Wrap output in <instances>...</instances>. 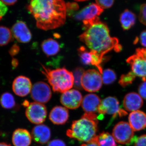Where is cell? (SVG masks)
<instances>
[{
    "mask_svg": "<svg viewBox=\"0 0 146 146\" xmlns=\"http://www.w3.org/2000/svg\"><path fill=\"white\" fill-rule=\"evenodd\" d=\"M83 24L84 31L80 35V40L102 60L105 55L112 50L121 51L122 46L119 40L110 36L107 25L100 21L99 18Z\"/></svg>",
    "mask_w": 146,
    "mask_h": 146,
    "instance_id": "cell-1",
    "label": "cell"
},
{
    "mask_svg": "<svg viewBox=\"0 0 146 146\" xmlns=\"http://www.w3.org/2000/svg\"><path fill=\"white\" fill-rule=\"evenodd\" d=\"M27 9L43 30L54 29L65 24L67 5L63 0H31Z\"/></svg>",
    "mask_w": 146,
    "mask_h": 146,
    "instance_id": "cell-2",
    "label": "cell"
},
{
    "mask_svg": "<svg viewBox=\"0 0 146 146\" xmlns=\"http://www.w3.org/2000/svg\"><path fill=\"white\" fill-rule=\"evenodd\" d=\"M98 119L95 113H85L79 119L74 121L66 135L81 142L89 143L96 136Z\"/></svg>",
    "mask_w": 146,
    "mask_h": 146,
    "instance_id": "cell-3",
    "label": "cell"
},
{
    "mask_svg": "<svg viewBox=\"0 0 146 146\" xmlns=\"http://www.w3.org/2000/svg\"><path fill=\"white\" fill-rule=\"evenodd\" d=\"M42 66L41 72L46 78L54 92L63 93L73 87L74 78L72 72L65 68L51 70L43 65Z\"/></svg>",
    "mask_w": 146,
    "mask_h": 146,
    "instance_id": "cell-4",
    "label": "cell"
},
{
    "mask_svg": "<svg viewBox=\"0 0 146 146\" xmlns=\"http://www.w3.org/2000/svg\"><path fill=\"white\" fill-rule=\"evenodd\" d=\"M112 136L116 142L122 145H130L136 138L134 131L129 124L125 121H120L115 126Z\"/></svg>",
    "mask_w": 146,
    "mask_h": 146,
    "instance_id": "cell-5",
    "label": "cell"
},
{
    "mask_svg": "<svg viewBox=\"0 0 146 146\" xmlns=\"http://www.w3.org/2000/svg\"><path fill=\"white\" fill-rule=\"evenodd\" d=\"M136 76L145 78L146 77V48L136 49V53L126 60Z\"/></svg>",
    "mask_w": 146,
    "mask_h": 146,
    "instance_id": "cell-6",
    "label": "cell"
},
{
    "mask_svg": "<svg viewBox=\"0 0 146 146\" xmlns=\"http://www.w3.org/2000/svg\"><path fill=\"white\" fill-rule=\"evenodd\" d=\"M101 74L94 69L87 70L84 73L82 78V87L89 92L99 91L102 85Z\"/></svg>",
    "mask_w": 146,
    "mask_h": 146,
    "instance_id": "cell-7",
    "label": "cell"
},
{
    "mask_svg": "<svg viewBox=\"0 0 146 146\" xmlns=\"http://www.w3.org/2000/svg\"><path fill=\"white\" fill-rule=\"evenodd\" d=\"M98 112L103 115H112L113 119L118 116L123 117L127 115L126 111L121 109L118 100L115 97L111 96L107 97L102 101Z\"/></svg>",
    "mask_w": 146,
    "mask_h": 146,
    "instance_id": "cell-8",
    "label": "cell"
},
{
    "mask_svg": "<svg viewBox=\"0 0 146 146\" xmlns=\"http://www.w3.org/2000/svg\"><path fill=\"white\" fill-rule=\"evenodd\" d=\"M25 114L31 122L35 124H41L45 121L46 118V107L44 105L39 103H31L27 108Z\"/></svg>",
    "mask_w": 146,
    "mask_h": 146,
    "instance_id": "cell-9",
    "label": "cell"
},
{
    "mask_svg": "<svg viewBox=\"0 0 146 146\" xmlns=\"http://www.w3.org/2000/svg\"><path fill=\"white\" fill-rule=\"evenodd\" d=\"M31 96L36 102L46 103L51 98V90L47 84L44 82H38L32 86Z\"/></svg>",
    "mask_w": 146,
    "mask_h": 146,
    "instance_id": "cell-10",
    "label": "cell"
},
{
    "mask_svg": "<svg viewBox=\"0 0 146 146\" xmlns=\"http://www.w3.org/2000/svg\"><path fill=\"white\" fill-rule=\"evenodd\" d=\"M82 96L81 93L76 89H72L63 93L60 97L61 103L67 108L75 109L82 104Z\"/></svg>",
    "mask_w": 146,
    "mask_h": 146,
    "instance_id": "cell-11",
    "label": "cell"
},
{
    "mask_svg": "<svg viewBox=\"0 0 146 146\" xmlns=\"http://www.w3.org/2000/svg\"><path fill=\"white\" fill-rule=\"evenodd\" d=\"M32 84L29 78L23 76L16 77L12 84L13 92L18 96H26L31 92Z\"/></svg>",
    "mask_w": 146,
    "mask_h": 146,
    "instance_id": "cell-12",
    "label": "cell"
},
{
    "mask_svg": "<svg viewBox=\"0 0 146 146\" xmlns=\"http://www.w3.org/2000/svg\"><path fill=\"white\" fill-rule=\"evenodd\" d=\"M11 31L12 35L18 42L27 43L31 40V32L23 21H17L12 27Z\"/></svg>",
    "mask_w": 146,
    "mask_h": 146,
    "instance_id": "cell-13",
    "label": "cell"
},
{
    "mask_svg": "<svg viewBox=\"0 0 146 146\" xmlns=\"http://www.w3.org/2000/svg\"><path fill=\"white\" fill-rule=\"evenodd\" d=\"M104 9L97 4L92 3L83 8L75 15V18L78 21H89L99 18Z\"/></svg>",
    "mask_w": 146,
    "mask_h": 146,
    "instance_id": "cell-14",
    "label": "cell"
},
{
    "mask_svg": "<svg viewBox=\"0 0 146 146\" xmlns=\"http://www.w3.org/2000/svg\"><path fill=\"white\" fill-rule=\"evenodd\" d=\"M143 105V101L140 95L131 92L125 95L123 100V105L126 111L133 112L138 110Z\"/></svg>",
    "mask_w": 146,
    "mask_h": 146,
    "instance_id": "cell-15",
    "label": "cell"
},
{
    "mask_svg": "<svg viewBox=\"0 0 146 146\" xmlns=\"http://www.w3.org/2000/svg\"><path fill=\"white\" fill-rule=\"evenodd\" d=\"M31 136L35 142L44 145L48 143L50 138V129L45 125H38L33 129Z\"/></svg>",
    "mask_w": 146,
    "mask_h": 146,
    "instance_id": "cell-16",
    "label": "cell"
},
{
    "mask_svg": "<svg viewBox=\"0 0 146 146\" xmlns=\"http://www.w3.org/2000/svg\"><path fill=\"white\" fill-rule=\"evenodd\" d=\"M129 122L134 131L143 130L146 127V114L141 110L133 111L129 114Z\"/></svg>",
    "mask_w": 146,
    "mask_h": 146,
    "instance_id": "cell-17",
    "label": "cell"
},
{
    "mask_svg": "<svg viewBox=\"0 0 146 146\" xmlns=\"http://www.w3.org/2000/svg\"><path fill=\"white\" fill-rule=\"evenodd\" d=\"M101 100L95 94H89L82 99V106L85 113H95L98 112Z\"/></svg>",
    "mask_w": 146,
    "mask_h": 146,
    "instance_id": "cell-18",
    "label": "cell"
},
{
    "mask_svg": "<svg viewBox=\"0 0 146 146\" xmlns=\"http://www.w3.org/2000/svg\"><path fill=\"white\" fill-rule=\"evenodd\" d=\"M69 117V111L66 108L56 106L52 109L49 114L51 121L56 125H63L68 121Z\"/></svg>",
    "mask_w": 146,
    "mask_h": 146,
    "instance_id": "cell-19",
    "label": "cell"
},
{
    "mask_svg": "<svg viewBox=\"0 0 146 146\" xmlns=\"http://www.w3.org/2000/svg\"><path fill=\"white\" fill-rule=\"evenodd\" d=\"M31 141V134L27 129L19 128L13 132L12 141L14 146H29Z\"/></svg>",
    "mask_w": 146,
    "mask_h": 146,
    "instance_id": "cell-20",
    "label": "cell"
},
{
    "mask_svg": "<svg viewBox=\"0 0 146 146\" xmlns=\"http://www.w3.org/2000/svg\"><path fill=\"white\" fill-rule=\"evenodd\" d=\"M41 47L43 52L48 56L55 55L60 51V46L54 39L49 38L42 42Z\"/></svg>",
    "mask_w": 146,
    "mask_h": 146,
    "instance_id": "cell-21",
    "label": "cell"
},
{
    "mask_svg": "<svg viewBox=\"0 0 146 146\" xmlns=\"http://www.w3.org/2000/svg\"><path fill=\"white\" fill-rule=\"evenodd\" d=\"M136 20L135 14L128 9L125 10L120 16V23L124 30H128L131 28L135 24Z\"/></svg>",
    "mask_w": 146,
    "mask_h": 146,
    "instance_id": "cell-22",
    "label": "cell"
},
{
    "mask_svg": "<svg viewBox=\"0 0 146 146\" xmlns=\"http://www.w3.org/2000/svg\"><path fill=\"white\" fill-rule=\"evenodd\" d=\"M95 139L98 146H117L115 138L108 132H102Z\"/></svg>",
    "mask_w": 146,
    "mask_h": 146,
    "instance_id": "cell-23",
    "label": "cell"
},
{
    "mask_svg": "<svg viewBox=\"0 0 146 146\" xmlns=\"http://www.w3.org/2000/svg\"><path fill=\"white\" fill-rule=\"evenodd\" d=\"M1 105L6 109H11L16 105L15 98L13 95L9 92L3 93L0 98Z\"/></svg>",
    "mask_w": 146,
    "mask_h": 146,
    "instance_id": "cell-24",
    "label": "cell"
},
{
    "mask_svg": "<svg viewBox=\"0 0 146 146\" xmlns=\"http://www.w3.org/2000/svg\"><path fill=\"white\" fill-rule=\"evenodd\" d=\"M12 34L8 28L0 26V46L8 44L12 40Z\"/></svg>",
    "mask_w": 146,
    "mask_h": 146,
    "instance_id": "cell-25",
    "label": "cell"
},
{
    "mask_svg": "<svg viewBox=\"0 0 146 146\" xmlns=\"http://www.w3.org/2000/svg\"><path fill=\"white\" fill-rule=\"evenodd\" d=\"M78 54L81 62L85 65H90L92 60V55L91 52L84 46H81L78 50Z\"/></svg>",
    "mask_w": 146,
    "mask_h": 146,
    "instance_id": "cell-26",
    "label": "cell"
},
{
    "mask_svg": "<svg viewBox=\"0 0 146 146\" xmlns=\"http://www.w3.org/2000/svg\"><path fill=\"white\" fill-rule=\"evenodd\" d=\"M102 75L103 82L106 85L113 83L117 79L116 73L111 69H106L103 71Z\"/></svg>",
    "mask_w": 146,
    "mask_h": 146,
    "instance_id": "cell-27",
    "label": "cell"
},
{
    "mask_svg": "<svg viewBox=\"0 0 146 146\" xmlns=\"http://www.w3.org/2000/svg\"><path fill=\"white\" fill-rule=\"evenodd\" d=\"M136 76L132 71L129 72L127 74H123L119 80L120 85L123 87L130 85L135 80Z\"/></svg>",
    "mask_w": 146,
    "mask_h": 146,
    "instance_id": "cell-28",
    "label": "cell"
},
{
    "mask_svg": "<svg viewBox=\"0 0 146 146\" xmlns=\"http://www.w3.org/2000/svg\"><path fill=\"white\" fill-rule=\"evenodd\" d=\"M84 71L83 68L78 67L76 68L73 73L74 78V85L76 89H81L82 88L81 85L82 78Z\"/></svg>",
    "mask_w": 146,
    "mask_h": 146,
    "instance_id": "cell-29",
    "label": "cell"
},
{
    "mask_svg": "<svg viewBox=\"0 0 146 146\" xmlns=\"http://www.w3.org/2000/svg\"><path fill=\"white\" fill-rule=\"evenodd\" d=\"M97 4L102 9H107L111 7L114 2V0H96Z\"/></svg>",
    "mask_w": 146,
    "mask_h": 146,
    "instance_id": "cell-30",
    "label": "cell"
},
{
    "mask_svg": "<svg viewBox=\"0 0 146 146\" xmlns=\"http://www.w3.org/2000/svg\"><path fill=\"white\" fill-rule=\"evenodd\" d=\"M139 18L140 22L146 26V3L141 6Z\"/></svg>",
    "mask_w": 146,
    "mask_h": 146,
    "instance_id": "cell-31",
    "label": "cell"
},
{
    "mask_svg": "<svg viewBox=\"0 0 146 146\" xmlns=\"http://www.w3.org/2000/svg\"><path fill=\"white\" fill-rule=\"evenodd\" d=\"M135 146H146V134L141 135L136 138L135 141Z\"/></svg>",
    "mask_w": 146,
    "mask_h": 146,
    "instance_id": "cell-32",
    "label": "cell"
},
{
    "mask_svg": "<svg viewBox=\"0 0 146 146\" xmlns=\"http://www.w3.org/2000/svg\"><path fill=\"white\" fill-rule=\"evenodd\" d=\"M138 92L142 98L146 100V81H144L140 84L138 88Z\"/></svg>",
    "mask_w": 146,
    "mask_h": 146,
    "instance_id": "cell-33",
    "label": "cell"
},
{
    "mask_svg": "<svg viewBox=\"0 0 146 146\" xmlns=\"http://www.w3.org/2000/svg\"><path fill=\"white\" fill-rule=\"evenodd\" d=\"M138 41H139L142 46L146 48V30L144 31L141 33L139 39L137 38L134 41V43H137Z\"/></svg>",
    "mask_w": 146,
    "mask_h": 146,
    "instance_id": "cell-34",
    "label": "cell"
},
{
    "mask_svg": "<svg viewBox=\"0 0 146 146\" xmlns=\"http://www.w3.org/2000/svg\"><path fill=\"white\" fill-rule=\"evenodd\" d=\"M20 46L17 44H14L9 50V53L11 56L16 55L20 52Z\"/></svg>",
    "mask_w": 146,
    "mask_h": 146,
    "instance_id": "cell-35",
    "label": "cell"
},
{
    "mask_svg": "<svg viewBox=\"0 0 146 146\" xmlns=\"http://www.w3.org/2000/svg\"><path fill=\"white\" fill-rule=\"evenodd\" d=\"M8 11L7 5L0 0V20L2 18Z\"/></svg>",
    "mask_w": 146,
    "mask_h": 146,
    "instance_id": "cell-36",
    "label": "cell"
},
{
    "mask_svg": "<svg viewBox=\"0 0 146 146\" xmlns=\"http://www.w3.org/2000/svg\"><path fill=\"white\" fill-rule=\"evenodd\" d=\"M48 146H66L65 142L60 139H54L50 141Z\"/></svg>",
    "mask_w": 146,
    "mask_h": 146,
    "instance_id": "cell-37",
    "label": "cell"
},
{
    "mask_svg": "<svg viewBox=\"0 0 146 146\" xmlns=\"http://www.w3.org/2000/svg\"><path fill=\"white\" fill-rule=\"evenodd\" d=\"M80 146H98L95 138L92 141L86 143L82 144Z\"/></svg>",
    "mask_w": 146,
    "mask_h": 146,
    "instance_id": "cell-38",
    "label": "cell"
},
{
    "mask_svg": "<svg viewBox=\"0 0 146 146\" xmlns=\"http://www.w3.org/2000/svg\"><path fill=\"white\" fill-rule=\"evenodd\" d=\"M6 5H12L15 4L18 0H1Z\"/></svg>",
    "mask_w": 146,
    "mask_h": 146,
    "instance_id": "cell-39",
    "label": "cell"
},
{
    "mask_svg": "<svg viewBox=\"0 0 146 146\" xmlns=\"http://www.w3.org/2000/svg\"><path fill=\"white\" fill-rule=\"evenodd\" d=\"M19 62L16 58H13L11 60V65L13 68H15L18 67Z\"/></svg>",
    "mask_w": 146,
    "mask_h": 146,
    "instance_id": "cell-40",
    "label": "cell"
},
{
    "mask_svg": "<svg viewBox=\"0 0 146 146\" xmlns=\"http://www.w3.org/2000/svg\"><path fill=\"white\" fill-rule=\"evenodd\" d=\"M29 104V102L28 101L25 100L24 102L23 103V105L24 106L27 107H28Z\"/></svg>",
    "mask_w": 146,
    "mask_h": 146,
    "instance_id": "cell-41",
    "label": "cell"
},
{
    "mask_svg": "<svg viewBox=\"0 0 146 146\" xmlns=\"http://www.w3.org/2000/svg\"><path fill=\"white\" fill-rule=\"evenodd\" d=\"M0 146H11L10 144L5 143H0Z\"/></svg>",
    "mask_w": 146,
    "mask_h": 146,
    "instance_id": "cell-42",
    "label": "cell"
},
{
    "mask_svg": "<svg viewBox=\"0 0 146 146\" xmlns=\"http://www.w3.org/2000/svg\"><path fill=\"white\" fill-rule=\"evenodd\" d=\"M76 1H87V0H75Z\"/></svg>",
    "mask_w": 146,
    "mask_h": 146,
    "instance_id": "cell-43",
    "label": "cell"
},
{
    "mask_svg": "<svg viewBox=\"0 0 146 146\" xmlns=\"http://www.w3.org/2000/svg\"></svg>",
    "mask_w": 146,
    "mask_h": 146,
    "instance_id": "cell-44",
    "label": "cell"
}]
</instances>
